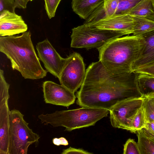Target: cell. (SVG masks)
<instances>
[{
  "instance_id": "cell-20",
  "label": "cell",
  "mask_w": 154,
  "mask_h": 154,
  "mask_svg": "<svg viewBox=\"0 0 154 154\" xmlns=\"http://www.w3.org/2000/svg\"><path fill=\"white\" fill-rule=\"evenodd\" d=\"M137 73V83L142 96L154 93V76L145 73Z\"/></svg>"
},
{
  "instance_id": "cell-5",
  "label": "cell",
  "mask_w": 154,
  "mask_h": 154,
  "mask_svg": "<svg viewBox=\"0 0 154 154\" xmlns=\"http://www.w3.org/2000/svg\"><path fill=\"white\" fill-rule=\"evenodd\" d=\"M24 116L16 109L10 111L8 154H27L29 146L40 138L28 126Z\"/></svg>"
},
{
  "instance_id": "cell-6",
  "label": "cell",
  "mask_w": 154,
  "mask_h": 154,
  "mask_svg": "<svg viewBox=\"0 0 154 154\" xmlns=\"http://www.w3.org/2000/svg\"><path fill=\"white\" fill-rule=\"evenodd\" d=\"M124 35L120 32L93 28L83 24L72 29L70 46L74 48L97 49L110 40Z\"/></svg>"
},
{
  "instance_id": "cell-32",
  "label": "cell",
  "mask_w": 154,
  "mask_h": 154,
  "mask_svg": "<svg viewBox=\"0 0 154 154\" xmlns=\"http://www.w3.org/2000/svg\"><path fill=\"white\" fill-rule=\"evenodd\" d=\"M153 6V7L154 9V0H152Z\"/></svg>"
},
{
  "instance_id": "cell-2",
  "label": "cell",
  "mask_w": 154,
  "mask_h": 154,
  "mask_svg": "<svg viewBox=\"0 0 154 154\" xmlns=\"http://www.w3.org/2000/svg\"><path fill=\"white\" fill-rule=\"evenodd\" d=\"M0 51L10 60L12 69L24 79H38L46 76L47 71L41 64L29 31L20 35L1 36Z\"/></svg>"
},
{
  "instance_id": "cell-10",
  "label": "cell",
  "mask_w": 154,
  "mask_h": 154,
  "mask_svg": "<svg viewBox=\"0 0 154 154\" xmlns=\"http://www.w3.org/2000/svg\"><path fill=\"white\" fill-rule=\"evenodd\" d=\"M42 87L46 103L68 107L75 102L76 97L74 93L61 84L47 81L43 83Z\"/></svg>"
},
{
  "instance_id": "cell-11",
  "label": "cell",
  "mask_w": 154,
  "mask_h": 154,
  "mask_svg": "<svg viewBox=\"0 0 154 154\" xmlns=\"http://www.w3.org/2000/svg\"><path fill=\"white\" fill-rule=\"evenodd\" d=\"M85 24L93 28L120 32L125 35L133 34L135 21L133 17L129 14H115L95 22Z\"/></svg>"
},
{
  "instance_id": "cell-33",
  "label": "cell",
  "mask_w": 154,
  "mask_h": 154,
  "mask_svg": "<svg viewBox=\"0 0 154 154\" xmlns=\"http://www.w3.org/2000/svg\"><path fill=\"white\" fill-rule=\"evenodd\" d=\"M29 0V1H32L33 0Z\"/></svg>"
},
{
  "instance_id": "cell-27",
  "label": "cell",
  "mask_w": 154,
  "mask_h": 154,
  "mask_svg": "<svg viewBox=\"0 0 154 154\" xmlns=\"http://www.w3.org/2000/svg\"><path fill=\"white\" fill-rule=\"evenodd\" d=\"M133 72L137 73H145L154 76V63L141 67Z\"/></svg>"
},
{
  "instance_id": "cell-31",
  "label": "cell",
  "mask_w": 154,
  "mask_h": 154,
  "mask_svg": "<svg viewBox=\"0 0 154 154\" xmlns=\"http://www.w3.org/2000/svg\"><path fill=\"white\" fill-rule=\"evenodd\" d=\"M146 17L154 21V12Z\"/></svg>"
},
{
  "instance_id": "cell-26",
  "label": "cell",
  "mask_w": 154,
  "mask_h": 154,
  "mask_svg": "<svg viewBox=\"0 0 154 154\" xmlns=\"http://www.w3.org/2000/svg\"><path fill=\"white\" fill-rule=\"evenodd\" d=\"M123 154H140L138 146L134 140L128 139L124 145Z\"/></svg>"
},
{
  "instance_id": "cell-15",
  "label": "cell",
  "mask_w": 154,
  "mask_h": 154,
  "mask_svg": "<svg viewBox=\"0 0 154 154\" xmlns=\"http://www.w3.org/2000/svg\"><path fill=\"white\" fill-rule=\"evenodd\" d=\"M118 3V0H106L93 12L83 24L92 23L115 14Z\"/></svg>"
},
{
  "instance_id": "cell-3",
  "label": "cell",
  "mask_w": 154,
  "mask_h": 154,
  "mask_svg": "<svg viewBox=\"0 0 154 154\" xmlns=\"http://www.w3.org/2000/svg\"><path fill=\"white\" fill-rule=\"evenodd\" d=\"M145 45L143 37L133 35L114 38L97 49L99 60L110 71L132 72V66L141 56Z\"/></svg>"
},
{
  "instance_id": "cell-17",
  "label": "cell",
  "mask_w": 154,
  "mask_h": 154,
  "mask_svg": "<svg viewBox=\"0 0 154 154\" xmlns=\"http://www.w3.org/2000/svg\"><path fill=\"white\" fill-rule=\"evenodd\" d=\"M137 132L140 154H154V137L143 128Z\"/></svg>"
},
{
  "instance_id": "cell-21",
  "label": "cell",
  "mask_w": 154,
  "mask_h": 154,
  "mask_svg": "<svg viewBox=\"0 0 154 154\" xmlns=\"http://www.w3.org/2000/svg\"><path fill=\"white\" fill-rule=\"evenodd\" d=\"M154 12L152 0H143L134 7L128 14L133 17H146Z\"/></svg>"
},
{
  "instance_id": "cell-1",
  "label": "cell",
  "mask_w": 154,
  "mask_h": 154,
  "mask_svg": "<svg viewBox=\"0 0 154 154\" xmlns=\"http://www.w3.org/2000/svg\"><path fill=\"white\" fill-rule=\"evenodd\" d=\"M137 73H119L106 69L99 60L86 70L83 82L77 91L76 103L81 107L109 110L125 99L140 97Z\"/></svg>"
},
{
  "instance_id": "cell-7",
  "label": "cell",
  "mask_w": 154,
  "mask_h": 154,
  "mask_svg": "<svg viewBox=\"0 0 154 154\" xmlns=\"http://www.w3.org/2000/svg\"><path fill=\"white\" fill-rule=\"evenodd\" d=\"M86 70L81 55L76 52L70 54L65 59L63 68L58 78L60 84L75 93L83 82Z\"/></svg>"
},
{
  "instance_id": "cell-13",
  "label": "cell",
  "mask_w": 154,
  "mask_h": 154,
  "mask_svg": "<svg viewBox=\"0 0 154 154\" xmlns=\"http://www.w3.org/2000/svg\"><path fill=\"white\" fill-rule=\"evenodd\" d=\"M9 98L0 99V154H8L10 111Z\"/></svg>"
},
{
  "instance_id": "cell-34",
  "label": "cell",
  "mask_w": 154,
  "mask_h": 154,
  "mask_svg": "<svg viewBox=\"0 0 154 154\" xmlns=\"http://www.w3.org/2000/svg\"></svg>"
},
{
  "instance_id": "cell-25",
  "label": "cell",
  "mask_w": 154,
  "mask_h": 154,
  "mask_svg": "<svg viewBox=\"0 0 154 154\" xmlns=\"http://www.w3.org/2000/svg\"><path fill=\"white\" fill-rule=\"evenodd\" d=\"M61 0H44L45 9L49 18L54 17Z\"/></svg>"
},
{
  "instance_id": "cell-4",
  "label": "cell",
  "mask_w": 154,
  "mask_h": 154,
  "mask_svg": "<svg viewBox=\"0 0 154 154\" xmlns=\"http://www.w3.org/2000/svg\"><path fill=\"white\" fill-rule=\"evenodd\" d=\"M107 109L94 107L56 111L50 114H42L38 116L44 125L50 124L54 127H63L65 131L73 130L94 125L99 120L107 116Z\"/></svg>"
},
{
  "instance_id": "cell-16",
  "label": "cell",
  "mask_w": 154,
  "mask_h": 154,
  "mask_svg": "<svg viewBox=\"0 0 154 154\" xmlns=\"http://www.w3.org/2000/svg\"><path fill=\"white\" fill-rule=\"evenodd\" d=\"M106 0H72L73 11L80 18L86 20Z\"/></svg>"
},
{
  "instance_id": "cell-9",
  "label": "cell",
  "mask_w": 154,
  "mask_h": 154,
  "mask_svg": "<svg viewBox=\"0 0 154 154\" xmlns=\"http://www.w3.org/2000/svg\"><path fill=\"white\" fill-rule=\"evenodd\" d=\"M36 48L38 57L43 63L47 71L58 79L65 58L60 56L47 38L38 42Z\"/></svg>"
},
{
  "instance_id": "cell-14",
  "label": "cell",
  "mask_w": 154,
  "mask_h": 154,
  "mask_svg": "<svg viewBox=\"0 0 154 154\" xmlns=\"http://www.w3.org/2000/svg\"><path fill=\"white\" fill-rule=\"evenodd\" d=\"M143 38L145 41V47L141 56L134 63L132 72L154 63V31Z\"/></svg>"
},
{
  "instance_id": "cell-22",
  "label": "cell",
  "mask_w": 154,
  "mask_h": 154,
  "mask_svg": "<svg viewBox=\"0 0 154 154\" xmlns=\"http://www.w3.org/2000/svg\"><path fill=\"white\" fill-rule=\"evenodd\" d=\"M29 0H0V12L4 10L15 12L16 8L25 9Z\"/></svg>"
},
{
  "instance_id": "cell-19",
  "label": "cell",
  "mask_w": 154,
  "mask_h": 154,
  "mask_svg": "<svg viewBox=\"0 0 154 154\" xmlns=\"http://www.w3.org/2000/svg\"><path fill=\"white\" fill-rule=\"evenodd\" d=\"M132 17L135 21L133 35L143 37L154 31V21L144 17Z\"/></svg>"
},
{
  "instance_id": "cell-30",
  "label": "cell",
  "mask_w": 154,
  "mask_h": 154,
  "mask_svg": "<svg viewBox=\"0 0 154 154\" xmlns=\"http://www.w3.org/2000/svg\"><path fill=\"white\" fill-rule=\"evenodd\" d=\"M147 132L154 137V122H148L143 128Z\"/></svg>"
},
{
  "instance_id": "cell-18",
  "label": "cell",
  "mask_w": 154,
  "mask_h": 154,
  "mask_svg": "<svg viewBox=\"0 0 154 154\" xmlns=\"http://www.w3.org/2000/svg\"><path fill=\"white\" fill-rule=\"evenodd\" d=\"M147 123L143 103V105L137 109L129 119L128 122V131L132 133H135L137 131L145 128Z\"/></svg>"
},
{
  "instance_id": "cell-29",
  "label": "cell",
  "mask_w": 154,
  "mask_h": 154,
  "mask_svg": "<svg viewBox=\"0 0 154 154\" xmlns=\"http://www.w3.org/2000/svg\"><path fill=\"white\" fill-rule=\"evenodd\" d=\"M52 142L54 144L58 146L60 145L67 146L69 144L68 141L64 137L59 138H54L52 140Z\"/></svg>"
},
{
  "instance_id": "cell-12",
  "label": "cell",
  "mask_w": 154,
  "mask_h": 154,
  "mask_svg": "<svg viewBox=\"0 0 154 154\" xmlns=\"http://www.w3.org/2000/svg\"><path fill=\"white\" fill-rule=\"evenodd\" d=\"M0 35L11 36L26 32L27 25L22 17L8 10L0 12Z\"/></svg>"
},
{
  "instance_id": "cell-8",
  "label": "cell",
  "mask_w": 154,
  "mask_h": 154,
  "mask_svg": "<svg viewBox=\"0 0 154 154\" xmlns=\"http://www.w3.org/2000/svg\"><path fill=\"white\" fill-rule=\"evenodd\" d=\"M144 100L142 96L127 98L117 103L109 110L112 126L128 130L129 119L143 105Z\"/></svg>"
},
{
  "instance_id": "cell-28",
  "label": "cell",
  "mask_w": 154,
  "mask_h": 154,
  "mask_svg": "<svg viewBox=\"0 0 154 154\" xmlns=\"http://www.w3.org/2000/svg\"><path fill=\"white\" fill-rule=\"evenodd\" d=\"M62 154H92L93 153L88 152L81 149H76L70 147L69 148L63 149L61 153Z\"/></svg>"
},
{
  "instance_id": "cell-23",
  "label": "cell",
  "mask_w": 154,
  "mask_h": 154,
  "mask_svg": "<svg viewBox=\"0 0 154 154\" xmlns=\"http://www.w3.org/2000/svg\"><path fill=\"white\" fill-rule=\"evenodd\" d=\"M147 123L154 122V93L143 95Z\"/></svg>"
},
{
  "instance_id": "cell-24",
  "label": "cell",
  "mask_w": 154,
  "mask_h": 154,
  "mask_svg": "<svg viewBox=\"0 0 154 154\" xmlns=\"http://www.w3.org/2000/svg\"><path fill=\"white\" fill-rule=\"evenodd\" d=\"M143 0H118L115 14H128L137 4Z\"/></svg>"
}]
</instances>
